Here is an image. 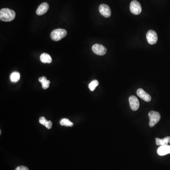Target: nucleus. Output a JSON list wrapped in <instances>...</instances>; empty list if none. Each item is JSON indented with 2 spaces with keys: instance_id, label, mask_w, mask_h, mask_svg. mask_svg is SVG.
Wrapping results in <instances>:
<instances>
[{
  "instance_id": "nucleus-1",
  "label": "nucleus",
  "mask_w": 170,
  "mask_h": 170,
  "mask_svg": "<svg viewBox=\"0 0 170 170\" xmlns=\"http://www.w3.org/2000/svg\"><path fill=\"white\" fill-rule=\"evenodd\" d=\"M15 17V12L12 10L3 8L0 10V19L2 22H11L14 19Z\"/></svg>"
},
{
  "instance_id": "nucleus-2",
  "label": "nucleus",
  "mask_w": 170,
  "mask_h": 170,
  "mask_svg": "<svg viewBox=\"0 0 170 170\" xmlns=\"http://www.w3.org/2000/svg\"><path fill=\"white\" fill-rule=\"evenodd\" d=\"M67 32L64 29H56L53 30L51 32L50 37L52 40L54 41H58L62 39L66 36Z\"/></svg>"
},
{
  "instance_id": "nucleus-3",
  "label": "nucleus",
  "mask_w": 170,
  "mask_h": 170,
  "mask_svg": "<svg viewBox=\"0 0 170 170\" xmlns=\"http://www.w3.org/2000/svg\"><path fill=\"white\" fill-rule=\"evenodd\" d=\"M148 117L149 118V125L150 127L155 126L161 119V115L160 113L155 111L150 112L148 113Z\"/></svg>"
},
{
  "instance_id": "nucleus-4",
  "label": "nucleus",
  "mask_w": 170,
  "mask_h": 170,
  "mask_svg": "<svg viewBox=\"0 0 170 170\" xmlns=\"http://www.w3.org/2000/svg\"><path fill=\"white\" fill-rule=\"evenodd\" d=\"M130 10L133 14H140L142 11L141 6L140 2L136 1H132L130 4Z\"/></svg>"
},
{
  "instance_id": "nucleus-5",
  "label": "nucleus",
  "mask_w": 170,
  "mask_h": 170,
  "mask_svg": "<svg viewBox=\"0 0 170 170\" xmlns=\"http://www.w3.org/2000/svg\"><path fill=\"white\" fill-rule=\"evenodd\" d=\"M92 50L95 54L101 55V56L105 55L107 52L106 47L100 44H97L93 45L92 47Z\"/></svg>"
},
{
  "instance_id": "nucleus-6",
  "label": "nucleus",
  "mask_w": 170,
  "mask_h": 170,
  "mask_svg": "<svg viewBox=\"0 0 170 170\" xmlns=\"http://www.w3.org/2000/svg\"><path fill=\"white\" fill-rule=\"evenodd\" d=\"M147 39L148 43L150 45H155L158 40V37L155 31L150 30L147 34Z\"/></svg>"
},
{
  "instance_id": "nucleus-7",
  "label": "nucleus",
  "mask_w": 170,
  "mask_h": 170,
  "mask_svg": "<svg viewBox=\"0 0 170 170\" xmlns=\"http://www.w3.org/2000/svg\"><path fill=\"white\" fill-rule=\"evenodd\" d=\"M129 103L130 108L132 111H135L139 109L140 107V102L135 96H132L129 97Z\"/></svg>"
},
{
  "instance_id": "nucleus-8",
  "label": "nucleus",
  "mask_w": 170,
  "mask_h": 170,
  "mask_svg": "<svg viewBox=\"0 0 170 170\" xmlns=\"http://www.w3.org/2000/svg\"><path fill=\"white\" fill-rule=\"evenodd\" d=\"M99 11L100 14L105 18H109L111 15V10L108 5L102 4L99 6Z\"/></svg>"
},
{
  "instance_id": "nucleus-9",
  "label": "nucleus",
  "mask_w": 170,
  "mask_h": 170,
  "mask_svg": "<svg viewBox=\"0 0 170 170\" xmlns=\"http://www.w3.org/2000/svg\"><path fill=\"white\" fill-rule=\"evenodd\" d=\"M49 8V4L46 2H43L39 6L36 11V14L39 16L45 14L47 12Z\"/></svg>"
},
{
  "instance_id": "nucleus-10",
  "label": "nucleus",
  "mask_w": 170,
  "mask_h": 170,
  "mask_svg": "<svg viewBox=\"0 0 170 170\" xmlns=\"http://www.w3.org/2000/svg\"><path fill=\"white\" fill-rule=\"evenodd\" d=\"M137 95L142 99L144 101L147 102H149L151 100V96H150L148 93L145 92L143 89H140L136 91Z\"/></svg>"
},
{
  "instance_id": "nucleus-11",
  "label": "nucleus",
  "mask_w": 170,
  "mask_h": 170,
  "mask_svg": "<svg viewBox=\"0 0 170 170\" xmlns=\"http://www.w3.org/2000/svg\"><path fill=\"white\" fill-rule=\"evenodd\" d=\"M157 153L160 156H165L167 154H170V145H164L161 146L157 150Z\"/></svg>"
},
{
  "instance_id": "nucleus-12",
  "label": "nucleus",
  "mask_w": 170,
  "mask_h": 170,
  "mask_svg": "<svg viewBox=\"0 0 170 170\" xmlns=\"http://www.w3.org/2000/svg\"><path fill=\"white\" fill-rule=\"evenodd\" d=\"M156 145H158V146L167 145L168 144L170 143V136H166L163 139L156 138Z\"/></svg>"
},
{
  "instance_id": "nucleus-13",
  "label": "nucleus",
  "mask_w": 170,
  "mask_h": 170,
  "mask_svg": "<svg viewBox=\"0 0 170 170\" xmlns=\"http://www.w3.org/2000/svg\"><path fill=\"white\" fill-rule=\"evenodd\" d=\"M40 61L43 63H50L52 62V59L48 53H43L40 56Z\"/></svg>"
},
{
  "instance_id": "nucleus-14",
  "label": "nucleus",
  "mask_w": 170,
  "mask_h": 170,
  "mask_svg": "<svg viewBox=\"0 0 170 170\" xmlns=\"http://www.w3.org/2000/svg\"><path fill=\"white\" fill-rule=\"evenodd\" d=\"M10 79L12 82H17L20 79V74L18 72H14L10 75Z\"/></svg>"
},
{
  "instance_id": "nucleus-15",
  "label": "nucleus",
  "mask_w": 170,
  "mask_h": 170,
  "mask_svg": "<svg viewBox=\"0 0 170 170\" xmlns=\"http://www.w3.org/2000/svg\"><path fill=\"white\" fill-rule=\"evenodd\" d=\"M60 123L61 126H65L67 127H73L74 125L73 123L70 121L68 119L64 118L61 119L60 121Z\"/></svg>"
},
{
  "instance_id": "nucleus-16",
  "label": "nucleus",
  "mask_w": 170,
  "mask_h": 170,
  "mask_svg": "<svg viewBox=\"0 0 170 170\" xmlns=\"http://www.w3.org/2000/svg\"><path fill=\"white\" fill-rule=\"evenodd\" d=\"M98 84H99V82L97 80H94L92 82H91L89 84V89H90L91 91H93L97 88V87Z\"/></svg>"
},
{
  "instance_id": "nucleus-17",
  "label": "nucleus",
  "mask_w": 170,
  "mask_h": 170,
  "mask_svg": "<svg viewBox=\"0 0 170 170\" xmlns=\"http://www.w3.org/2000/svg\"><path fill=\"white\" fill-rule=\"evenodd\" d=\"M50 84V81L48 80H46V81H45V82L43 83L42 84V88H43L44 89H48L49 87V85Z\"/></svg>"
},
{
  "instance_id": "nucleus-18",
  "label": "nucleus",
  "mask_w": 170,
  "mask_h": 170,
  "mask_svg": "<svg viewBox=\"0 0 170 170\" xmlns=\"http://www.w3.org/2000/svg\"><path fill=\"white\" fill-rule=\"evenodd\" d=\"M47 121V120H46V119L45 118V117H40V119L39 120V121L40 123H41L43 125H45Z\"/></svg>"
},
{
  "instance_id": "nucleus-19",
  "label": "nucleus",
  "mask_w": 170,
  "mask_h": 170,
  "mask_svg": "<svg viewBox=\"0 0 170 170\" xmlns=\"http://www.w3.org/2000/svg\"><path fill=\"white\" fill-rule=\"evenodd\" d=\"M52 122L50 121H47V122L45 124V126L48 129H51L52 127Z\"/></svg>"
},
{
  "instance_id": "nucleus-20",
  "label": "nucleus",
  "mask_w": 170,
  "mask_h": 170,
  "mask_svg": "<svg viewBox=\"0 0 170 170\" xmlns=\"http://www.w3.org/2000/svg\"><path fill=\"white\" fill-rule=\"evenodd\" d=\"M15 170H29V168L26 166H19L16 168Z\"/></svg>"
},
{
  "instance_id": "nucleus-21",
  "label": "nucleus",
  "mask_w": 170,
  "mask_h": 170,
  "mask_svg": "<svg viewBox=\"0 0 170 170\" xmlns=\"http://www.w3.org/2000/svg\"><path fill=\"white\" fill-rule=\"evenodd\" d=\"M39 81L40 82L41 84L43 83L44 82H45V81L47 80V78L45 77H39L38 79Z\"/></svg>"
}]
</instances>
